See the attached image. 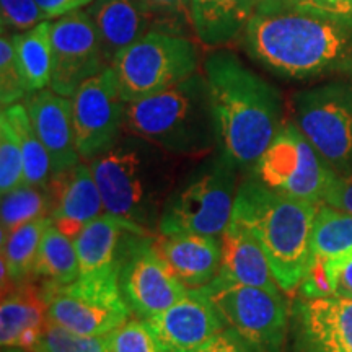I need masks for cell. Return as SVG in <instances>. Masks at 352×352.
Masks as SVG:
<instances>
[{
    "instance_id": "obj_1",
    "label": "cell",
    "mask_w": 352,
    "mask_h": 352,
    "mask_svg": "<svg viewBox=\"0 0 352 352\" xmlns=\"http://www.w3.org/2000/svg\"><path fill=\"white\" fill-rule=\"evenodd\" d=\"M243 47L264 69L290 80L352 77V10L302 0H261Z\"/></svg>"
},
{
    "instance_id": "obj_2",
    "label": "cell",
    "mask_w": 352,
    "mask_h": 352,
    "mask_svg": "<svg viewBox=\"0 0 352 352\" xmlns=\"http://www.w3.org/2000/svg\"><path fill=\"white\" fill-rule=\"evenodd\" d=\"M212 100L217 148L248 175L283 127L279 90L241 64L232 52H214L204 63Z\"/></svg>"
},
{
    "instance_id": "obj_3",
    "label": "cell",
    "mask_w": 352,
    "mask_h": 352,
    "mask_svg": "<svg viewBox=\"0 0 352 352\" xmlns=\"http://www.w3.org/2000/svg\"><path fill=\"white\" fill-rule=\"evenodd\" d=\"M88 165L103 197L104 212L142 235H157L165 202L179 179L178 157L126 134Z\"/></svg>"
},
{
    "instance_id": "obj_4",
    "label": "cell",
    "mask_w": 352,
    "mask_h": 352,
    "mask_svg": "<svg viewBox=\"0 0 352 352\" xmlns=\"http://www.w3.org/2000/svg\"><path fill=\"white\" fill-rule=\"evenodd\" d=\"M316 210V204L280 195L252 173L239 184L232 222L258 240L284 294L296 292L305 276Z\"/></svg>"
},
{
    "instance_id": "obj_5",
    "label": "cell",
    "mask_w": 352,
    "mask_h": 352,
    "mask_svg": "<svg viewBox=\"0 0 352 352\" xmlns=\"http://www.w3.org/2000/svg\"><path fill=\"white\" fill-rule=\"evenodd\" d=\"M124 131L178 158H204L217 151L209 82L192 74L168 90L126 103Z\"/></svg>"
},
{
    "instance_id": "obj_6",
    "label": "cell",
    "mask_w": 352,
    "mask_h": 352,
    "mask_svg": "<svg viewBox=\"0 0 352 352\" xmlns=\"http://www.w3.org/2000/svg\"><path fill=\"white\" fill-rule=\"evenodd\" d=\"M239 173L236 165L219 148L202 158L179 176L165 202L158 233H199L220 239L232 220Z\"/></svg>"
},
{
    "instance_id": "obj_7",
    "label": "cell",
    "mask_w": 352,
    "mask_h": 352,
    "mask_svg": "<svg viewBox=\"0 0 352 352\" xmlns=\"http://www.w3.org/2000/svg\"><path fill=\"white\" fill-rule=\"evenodd\" d=\"M195 43L182 34L151 30L122 50L111 67L124 103L168 90L197 72Z\"/></svg>"
},
{
    "instance_id": "obj_8",
    "label": "cell",
    "mask_w": 352,
    "mask_h": 352,
    "mask_svg": "<svg viewBox=\"0 0 352 352\" xmlns=\"http://www.w3.org/2000/svg\"><path fill=\"white\" fill-rule=\"evenodd\" d=\"M202 290L217 308L226 328L253 352H285L290 305L284 292L227 283L219 277Z\"/></svg>"
},
{
    "instance_id": "obj_9",
    "label": "cell",
    "mask_w": 352,
    "mask_h": 352,
    "mask_svg": "<svg viewBox=\"0 0 352 352\" xmlns=\"http://www.w3.org/2000/svg\"><path fill=\"white\" fill-rule=\"evenodd\" d=\"M294 124L334 170H352V80H334L297 91Z\"/></svg>"
},
{
    "instance_id": "obj_10",
    "label": "cell",
    "mask_w": 352,
    "mask_h": 352,
    "mask_svg": "<svg viewBox=\"0 0 352 352\" xmlns=\"http://www.w3.org/2000/svg\"><path fill=\"white\" fill-rule=\"evenodd\" d=\"M250 173L280 195L320 206L334 170L300 129L294 122H287Z\"/></svg>"
},
{
    "instance_id": "obj_11",
    "label": "cell",
    "mask_w": 352,
    "mask_h": 352,
    "mask_svg": "<svg viewBox=\"0 0 352 352\" xmlns=\"http://www.w3.org/2000/svg\"><path fill=\"white\" fill-rule=\"evenodd\" d=\"M47 320L85 336H107L131 320L118 279H77L43 289Z\"/></svg>"
},
{
    "instance_id": "obj_12",
    "label": "cell",
    "mask_w": 352,
    "mask_h": 352,
    "mask_svg": "<svg viewBox=\"0 0 352 352\" xmlns=\"http://www.w3.org/2000/svg\"><path fill=\"white\" fill-rule=\"evenodd\" d=\"M72 100L74 131L82 162L90 164L118 144L124 131V100L113 67L83 82Z\"/></svg>"
},
{
    "instance_id": "obj_13",
    "label": "cell",
    "mask_w": 352,
    "mask_h": 352,
    "mask_svg": "<svg viewBox=\"0 0 352 352\" xmlns=\"http://www.w3.org/2000/svg\"><path fill=\"white\" fill-rule=\"evenodd\" d=\"M121 296L134 318L148 320L170 308L188 292L152 245V236L138 235L122 259Z\"/></svg>"
},
{
    "instance_id": "obj_14",
    "label": "cell",
    "mask_w": 352,
    "mask_h": 352,
    "mask_svg": "<svg viewBox=\"0 0 352 352\" xmlns=\"http://www.w3.org/2000/svg\"><path fill=\"white\" fill-rule=\"evenodd\" d=\"M51 90L72 96L88 78L109 67L96 28L87 10L60 16L51 32Z\"/></svg>"
},
{
    "instance_id": "obj_15",
    "label": "cell",
    "mask_w": 352,
    "mask_h": 352,
    "mask_svg": "<svg viewBox=\"0 0 352 352\" xmlns=\"http://www.w3.org/2000/svg\"><path fill=\"white\" fill-rule=\"evenodd\" d=\"M352 261V215L320 204L310 239V256L298 297L316 298L336 294L341 272Z\"/></svg>"
},
{
    "instance_id": "obj_16",
    "label": "cell",
    "mask_w": 352,
    "mask_h": 352,
    "mask_svg": "<svg viewBox=\"0 0 352 352\" xmlns=\"http://www.w3.org/2000/svg\"><path fill=\"white\" fill-rule=\"evenodd\" d=\"M289 352H352V296L297 297L290 305Z\"/></svg>"
},
{
    "instance_id": "obj_17",
    "label": "cell",
    "mask_w": 352,
    "mask_h": 352,
    "mask_svg": "<svg viewBox=\"0 0 352 352\" xmlns=\"http://www.w3.org/2000/svg\"><path fill=\"white\" fill-rule=\"evenodd\" d=\"M145 321L166 352H197L226 329L217 308L202 289H189L170 308Z\"/></svg>"
},
{
    "instance_id": "obj_18",
    "label": "cell",
    "mask_w": 352,
    "mask_h": 352,
    "mask_svg": "<svg viewBox=\"0 0 352 352\" xmlns=\"http://www.w3.org/2000/svg\"><path fill=\"white\" fill-rule=\"evenodd\" d=\"M25 107L38 138L51 157L52 178L80 164L74 131L72 100L51 88H44L30 95Z\"/></svg>"
},
{
    "instance_id": "obj_19",
    "label": "cell",
    "mask_w": 352,
    "mask_h": 352,
    "mask_svg": "<svg viewBox=\"0 0 352 352\" xmlns=\"http://www.w3.org/2000/svg\"><path fill=\"white\" fill-rule=\"evenodd\" d=\"M138 235L142 233L107 212L83 227L74 239L80 266L78 279H118L122 259Z\"/></svg>"
},
{
    "instance_id": "obj_20",
    "label": "cell",
    "mask_w": 352,
    "mask_h": 352,
    "mask_svg": "<svg viewBox=\"0 0 352 352\" xmlns=\"http://www.w3.org/2000/svg\"><path fill=\"white\" fill-rule=\"evenodd\" d=\"M152 245L188 289H202L217 277L222 239L199 233H157Z\"/></svg>"
},
{
    "instance_id": "obj_21",
    "label": "cell",
    "mask_w": 352,
    "mask_h": 352,
    "mask_svg": "<svg viewBox=\"0 0 352 352\" xmlns=\"http://www.w3.org/2000/svg\"><path fill=\"white\" fill-rule=\"evenodd\" d=\"M54 209L52 223L70 239H76L83 227L104 214L103 197L87 162L52 178Z\"/></svg>"
},
{
    "instance_id": "obj_22",
    "label": "cell",
    "mask_w": 352,
    "mask_h": 352,
    "mask_svg": "<svg viewBox=\"0 0 352 352\" xmlns=\"http://www.w3.org/2000/svg\"><path fill=\"white\" fill-rule=\"evenodd\" d=\"M222 263L217 277L233 284L283 292L272 274L270 259L258 240L239 223L232 222L223 232Z\"/></svg>"
},
{
    "instance_id": "obj_23",
    "label": "cell",
    "mask_w": 352,
    "mask_h": 352,
    "mask_svg": "<svg viewBox=\"0 0 352 352\" xmlns=\"http://www.w3.org/2000/svg\"><path fill=\"white\" fill-rule=\"evenodd\" d=\"M111 67L122 50L151 32L152 20L135 0H94L87 8Z\"/></svg>"
},
{
    "instance_id": "obj_24",
    "label": "cell",
    "mask_w": 352,
    "mask_h": 352,
    "mask_svg": "<svg viewBox=\"0 0 352 352\" xmlns=\"http://www.w3.org/2000/svg\"><path fill=\"white\" fill-rule=\"evenodd\" d=\"M47 311L43 294L26 284L3 297L0 307V342L2 347H20L34 352L46 327Z\"/></svg>"
},
{
    "instance_id": "obj_25",
    "label": "cell",
    "mask_w": 352,
    "mask_h": 352,
    "mask_svg": "<svg viewBox=\"0 0 352 352\" xmlns=\"http://www.w3.org/2000/svg\"><path fill=\"white\" fill-rule=\"evenodd\" d=\"M261 0H192L191 26L208 46H222L239 38Z\"/></svg>"
},
{
    "instance_id": "obj_26",
    "label": "cell",
    "mask_w": 352,
    "mask_h": 352,
    "mask_svg": "<svg viewBox=\"0 0 352 352\" xmlns=\"http://www.w3.org/2000/svg\"><path fill=\"white\" fill-rule=\"evenodd\" d=\"M52 223L51 217H41L2 235V285L25 284L33 276L44 232Z\"/></svg>"
},
{
    "instance_id": "obj_27",
    "label": "cell",
    "mask_w": 352,
    "mask_h": 352,
    "mask_svg": "<svg viewBox=\"0 0 352 352\" xmlns=\"http://www.w3.org/2000/svg\"><path fill=\"white\" fill-rule=\"evenodd\" d=\"M51 32L52 21L44 20L32 30L12 34L16 59L20 63L30 94L44 90L51 85Z\"/></svg>"
},
{
    "instance_id": "obj_28",
    "label": "cell",
    "mask_w": 352,
    "mask_h": 352,
    "mask_svg": "<svg viewBox=\"0 0 352 352\" xmlns=\"http://www.w3.org/2000/svg\"><path fill=\"white\" fill-rule=\"evenodd\" d=\"M33 276L46 279V284L50 285L72 284L80 276L74 239L60 232L54 223L44 232Z\"/></svg>"
},
{
    "instance_id": "obj_29",
    "label": "cell",
    "mask_w": 352,
    "mask_h": 352,
    "mask_svg": "<svg viewBox=\"0 0 352 352\" xmlns=\"http://www.w3.org/2000/svg\"><path fill=\"white\" fill-rule=\"evenodd\" d=\"M8 122H10L16 135H19L21 153H23L25 182L34 186H51L52 183V164L51 157L44 147L41 139L30 120L25 104L15 103L12 107L2 108Z\"/></svg>"
},
{
    "instance_id": "obj_30",
    "label": "cell",
    "mask_w": 352,
    "mask_h": 352,
    "mask_svg": "<svg viewBox=\"0 0 352 352\" xmlns=\"http://www.w3.org/2000/svg\"><path fill=\"white\" fill-rule=\"evenodd\" d=\"M54 189L51 186H34V184L21 183L16 188L2 195L0 206V222H2V235H7L15 228L32 220L51 217L54 209Z\"/></svg>"
},
{
    "instance_id": "obj_31",
    "label": "cell",
    "mask_w": 352,
    "mask_h": 352,
    "mask_svg": "<svg viewBox=\"0 0 352 352\" xmlns=\"http://www.w3.org/2000/svg\"><path fill=\"white\" fill-rule=\"evenodd\" d=\"M34 352H109L107 336H85L47 320Z\"/></svg>"
},
{
    "instance_id": "obj_32",
    "label": "cell",
    "mask_w": 352,
    "mask_h": 352,
    "mask_svg": "<svg viewBox=\"0 0 352 352\" xmlns=\"http://www.w3.org/2000/svg\"><path fill=\"white\" fill-rule=\"evenodd\" d=\"M23 182L25 165L19 135L2 113L0 114V191L3 195Z\"/></svg>"
},
{
    "instance_id": "obj_33",
    "label": "cell",
    "mask_w": 352,
    "mask_h": 352,
    "mask_svg": "<svg viewBox=\"0 0 352 352\" xmlns=\"http://www.w3.org/2000/svg\"><path fill=\"white\" fill-rule=\"evenodd\" d=\"M28 94V87H26L23 72H21L15 47H13V39L12 36H6V33L2 32V39H0V103H2V108L19 103Z\"/></svg>"
},
{
    "instance_id": "obj_34",
    "label": "cell",
    "mask_w": 352,
    "mask_h": 352,
    "mask_svg": "<svg viewBox=\"0 0 352 352\" xmlns=\"http://www.w3.org/2000/svg\"><path fill=\"white\" fill-rule=\"evenodd\" d=\"M109 352H166L147 321L131 318L108 334Z\"/></svg>"
},
{
    "instance_id": "obj_35",
    "label": "cell",
    "mask_w": 352,
    "mask_h": 352,
    "mask_svg": "<svg viewBox=\"0 0 352 352\" xmlns=\"http://www.w3.org/2000/svg\"><path fill=\"white\" fill-rule=\"evenodd\" d=\"M0 13L2 30L26 32L46 20L36 0H0Z\"/></svg>"
},
{
    "instance_id": "obj_36",
    "label": "cell",
    "mask_w": 352,
    "mask_h": 352,
    "mask_svg": "<svg viewBox=\"0 0 352 352\" xmlns=\"http://www.w3.org/2000/svg\"><path fill=\"white\" fill-rule=\"evenodd\" d=\"M135 2L151 16L153 25L176 23L182 19L191 21L192 0H135Z\"/></svg>"
},
{
    "instance_id": "obj_37",
    "label": "cell",
    "mask_w": 352,
    "mask_h": 352,
    "mask_svg": "<svg viewBox=\"0 0 352 352\" xmlns=\"http://www.w3.org/2000/svg\"><path fill=\"white\" fill-rule=\"evenodd\" d=\"M323 204L352 215V170L334 173L323 196Z\"/></svg>"
},
{
    "instance_id": "obj_38",
    "label": "cell",
    "mask_w": 352,
    "mask_h": 352,
    "mask_svg": "<svg viewBox=\"0 0 352 352\" xmlns=\"http://www.w3.org/2000/svg\"><path fill=\"white\" fill-rule=\"evenodd\" d=\"M197 352H253L248 344H245L232 329H222L209 340Z\"/></svg>"
},
{
    "instance_id": "obj_39",
    "label": "cell",
    "mask_w": 352,
    "mask_h": 352,
    "mask_svg": "<svg viewBox=\"0 0 352 352\" xmlns=\"http://www.w3.org/2000/svg\"><path fill=\"white\" fill-rule=\"evenodd\" d=\"M94 0H36L38 7L41 8L44 19H60L69 13L80 10V8L90 6Z\"/></svg>"
},
{
    "instance_id": "obj_40",
    "label": "cell",
    "mask_w": 352,
    "mask_h": 352,
    "mask_svg": "<svg viewBox=\"0 0 352 352\" xmlns=\"http://www.w3.org/2000/svg\"><path fill=\"white\" fill-rule=\"evenodd\" d=\"M336 294H346V296H352V261L342 270L340 284H338Z\"/></svg>"
},
{
    "instance_id": "obj_41",
    "label": "cell",
    "mask_w": 352,
    "mask_h": 352,
    "mask_svg": "<svg viewBox=\"0 0 352 352\" xmlns=\"http://www.w3.org/2000/svg\"><path fill=\"white\" fill-rule=\"evenodd\" d=\"M324 7L334 8V10H352V0H323Z\"/></svg>"
},
{
    "instance_id": "obj_42",
    "label": "cell",
    "mask_w": 352,
    "mask_h": 352,
    "mask_svg": "<svg viewBox=\"0 0 352 352\" xmlns=\"http://www.w3.org/2000/svg\"><path fill=\"white\" fill-rule=\"evenodd\" d=\"M2 352H25L20 347H2Z\"/></svg>"
},
{
    "instance_id": "obj_43",
    "label": "cell",
    "mask_w": 352,
    "mask_h": 352,
    "mask_svg": "<svg viewBox=\"0 0 352 352\" xmlns=\"http://www.w3.org/2000/svg\"><path fill=\"white\" fill-rule=\"evenodd\" d=\"M302 2H311V3H316V6H321V7H324L323 0H302ZM327 8H328V7H327Z\"/></svg>"
}]
</instances>
